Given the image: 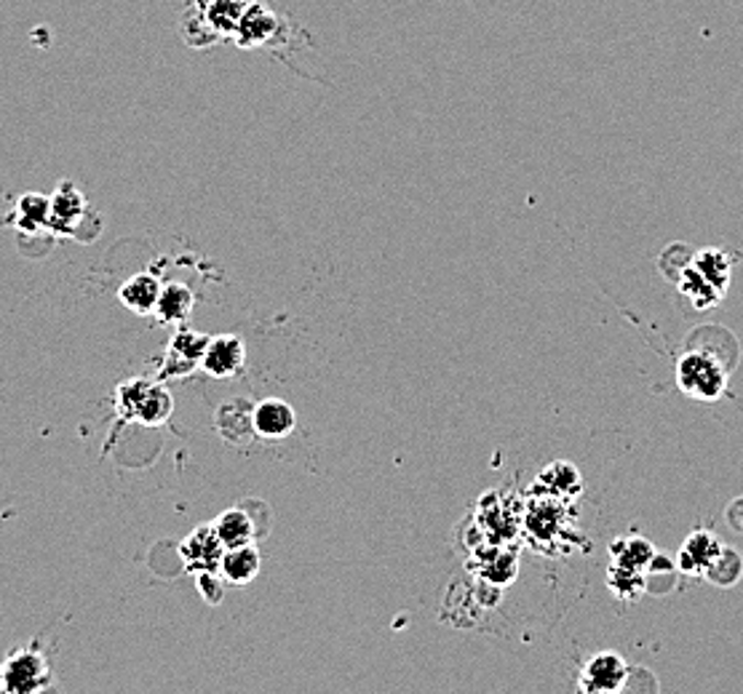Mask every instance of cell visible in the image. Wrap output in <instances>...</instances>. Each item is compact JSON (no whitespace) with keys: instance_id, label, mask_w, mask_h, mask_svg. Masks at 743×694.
<instances>
[{"instance_id":"ba28073f","label":"cell","mask_w":743,"mask_h":694,"mask_svg":"<svg viewBox=\"0 0 743 694\" xmlns=\"http://www.w3.org/2000/svg\"><path fill=\"white\" fill-rule=\"evenodd\" d=\"M629 681V665L618 652H599L586 662L581 671L578 692L599 694V692H620Z\"/></svg>"},{"instance_id":"277c9868","label":"cell","mask_w":743,"mask_h":694,"mask_svg":"<svg viewBox=\"0 0 743 694\" xmlns=\"http://www.w3.org/2000/svg\"><path fill=\"white\" fill-rule=\"evenodd\" d=\"M297 33H303V30L297 27V22L290 14H281L266 0H249L241 24L233 35V43L244 52H260V48L279 52V48L290 46Z\"/></svg>"},{"instance_id":"2e32d148","label":"cell","mask_w":743,"mask_h":694,"mask_svg":"<svg viewBox=\"0 0 743 694\" xmlns=\"http://www.w3.org/2000/svg\"><path fill=\"white\" fill-rule=\"evenodd\" d=\"M262 556L255 543L236 545V548H225L223 561H219V577H225L230 585H249L257 574H260Z\"/></svg>"},{"instance_id":"5bb4252c","label":"cell","mask_w":743,"mask_h":694,"mask_svg":"<svg viewBox=\"0 0 743 694\" xmlns=\"http://www.w3.org/2000/svg\"><path fill=\"white\" fill-rule=\"evenodd\" d=\"M161 278L150 270H143V273H134L132 278H126L119 288V303L126 307V310L137 312V316H153L156 310L158 297H161Z\"/></svg>"},{"instance_id":"ac0fdd59","label":"cell","mask_w":743,"mask_h":694,"mask_svg":"<svg viewBox=\"0 0 743 694\" xmlns=\"http://www.w3.org/2000/svg\"><path fill=\"white\" fill-rule=\"evenodd\" d=\"M11 219H14L16 230L30 232V236H38V232L48 230V195H22Z\"/></svg>"},{"instance_id":"8992f818","label":"cell","mask_w":743,"mask_h":694,"mask_svg":"<svg viewBox=\"0 0 743 694\" xmlns=\"http://www.w3.org/2000/svg\"><path fill=\"white\" fill-rule=\"evenodd\" d=\"M115 409L124 420L139 422V425L158 428L166 425L175 411V401H171V392L164 388L161 383H153V379L134 377L119 385L115 390Z\"/></svg>"},{"instance_id":"6da1fadb","label":"cell","mask_w":743,"mask_h":694,"mask_svg":"<svg viewBox=\"0 0 743 694\" xmlns=\"http://www.w3.org/2000/svg\"><path fill=\"white\" fill-rule=\"evenodd\" d=\"M739 364V348H728L720 353L717 348H706L693 342L677 361V385L685 396L696 401H720L728 390V379L733 366Z\"/></svg>"},{"instance_id":"9c48e42d","label":"cell","mask_w":743,"mask_h":694,"mask_svg":"<svg viewBox=\"0 0 743 694\" xmlns=\"http://www.w3.org/2000/svg\"><path fill=\"white\" fill-rule=\"evenodd\" d=\"M225 545L219 539L214 524H204L199 530H193L182 539L180 545V556L185 561V567L190 572H214L219 574V561H223Z\"/></svg>"},{"instance_id":"7c38bea8","label":"cell","mask_w":743,"mask_h":694,"mask_svg":"<svg viewBox=\"0 0 743 694\" xmlns=\"http://www.w3.org/2000/svg\"><path fill=\"white\" fill-rule=\"evenodd\" d=\"M724 553V543L717 537L714 532L709 530H696L690 537L685 539L679 550V569L685 574H696V577H709L711 567L720 561V556Z\"/></svg>"},{"instance_id":"30bf717a","label":"cell","mask_w":743,"mask_h":694,"mask_svg":"<svg viewBox=\"0 0 743 694\" xmlns=\"http://www.w3.org/2000/svg\"><path fill=\"white\" fill-rule=\"evenodd\" d=\"M206 345H209L206 334H199V331L182 327L169 340V348H166V355L161 361V379L185 377V374L193 372L195 366H201Z\"/></svg>"},{"instance_id":"5b68a950","label":"cell","mask_w":743,"mask_h":694,"mask_svg":"<svg viewBox=\"0 0 743 694\" xmlns=\"http://www.w3.org/2000/svg\"><path fill=\"white\" fill-rule=\"evenodd\" d=\"M52 662L38 641L9 649L0 660V692L3 694H35L52 690Z\"/></svg>"},{"instance_id":"9a60e30c","label":"cell","mask_w":743,"mask_h":694,"mask_svg":"<svg viewBox=\"0 0 743 694\" xmlns=\"http://www.w3.org/2000/svg\"><path fill=\"white\" fill-rule=\"evenodd\" d=\"M195 310V294L188 284H180V281H171V284H164L161 297H158L156 310L153 316L164 323V327H182Z\"/></svg>"},{"instance_id":"7a4b0ae2","label":"cell","mask_w":743,"mask_h":694,"mask_svg":"<svg viewBox=\"0 0 743 694\" xmlns=\"http://www.w3.org/2000/svg\"><path fill=\"white\" fill-rule=\"evenodd\" d=\"M249 0H185L180 11V38L185 46L206 48L233 41Z\"/></svg>"},{"instance_id":"4fadbf2b","label":"cell","mask_w":743,"mask_h":694,"mask_svg":"<svg viewBox=\"0 0 743 694\" xmlns=\"http://www.w3.org/2000/svg\"><path fill=\"white\" fill-rule=\"evenodd\" d=\"M251 428H255L257 439L281 441L297 428V414H294L292 403L281 401V398H266L251 407Z\"/></svg>"},{"instance_id":"3957f363","label":"cell","mask_w":743,"mask_h":694,"mask_svg":"<svg viewBox=\"0 0 743 694\" xmlns=\"http://www.w3.org/2000/svg\"><path fill=\"white\" fill-rule=\"evenodd\" d=\"M733 262L735 257L722 249H706L690 257V262L677 273V286L693 310L703 312L722 303L730 286Z\"/></svg>"},{"instance_id":"52a82bcc","label":"cell","mask_w":743,"mask_h":694,"mask_svg":"<svg viewBox=\"0 0 743 694\" xmlns=\"http://www.w3.org/2000/svg\"><path fill=\"white\" fill-rule=\"evenodd\" d=\"M91 214L94 212L78 184L65 180L48 195V232L54 236H78V227Z\"/></svg>"},{"instance_id":"d6986e66","label":"cell","mask_w":743,"mask_h":694,"mask_svg":"<svg viewBox=\"0 0 743 694\" xmlns=\"http://www.w3.org/2000/svg\"><path fill=\"white\" fill-rule=\"evenodd\" d=\"M741 574H743L741 556L735 550L724 548L720 561L711 567V572H709V577H706V580L717 582V585H733V582L741 580Z\"/></svg>"},{"instance_id":"e0dca14e","label":"cell","mask_w":743,"mask_h":694,"mask_svg":"<svg viewBox=\"0 0 743 694\" xmlns=\"http://www.w3.org/2000/svg\"><path fill=\"white\" fill-rule=\"evenodd\" d=\"M214 530H217L219 539H223L225 548H236V545L255 543V524H251L249 513L244 508H230L223 515L212 521Z\"/></svg>"},{"instance_id":"8fae6325","label":"cell","mask_w":743,"mask_h":694,"mask_svg":"<svg viewBox=\"0 0 743 694\" xmlns=\"http://www.w3.org/2000/svg\"><path fill=\"white\" fill-rule=\"evenodd\" d=\"M247 364V345H244L241 337L236 334H219L209 337V345L204 350V359H201V368L214 379H227L236 377Z\"/></svg>"}]
</instances>
